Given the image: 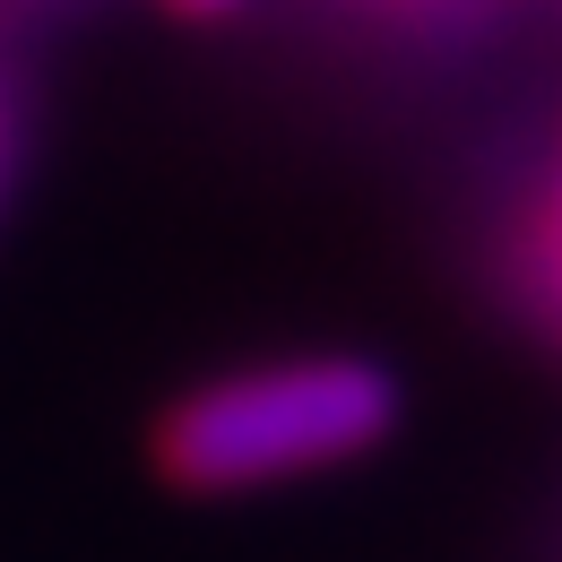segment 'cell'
Listing matches in <instances>:
<instances>
[{
    "label": "cell",
    "instance_id": "6",
    "mask_svg": "<svg viewBox=\"0 0 562 562\" xmlns=\"http://www.w3.org/2000/svg\"><path fill=\"white\" fill-rule=\"evenodd\" d=\"M165 18H182V26H234V18H251L260 0H156Z\"/></svg>",
    "mask_w": 562,
    "mask_h": 562
},
{
    "label": "cell",
    "instance_id": "4",
    "mask_svg": "<svg viewBox=\"0 0 562 562\" xmlns=\"http://www.w3.org/2000/svg\"><path fill=\"white\" fill-rule=\"evenodd\" d=\"M26 147H35V78H26V44H0V209L18 200Z\"/></svg>",
    "mask_w": 562,
    "mask_h": 562
},
{
    "label": "cell",
    "instance_id": "1",
    "mask_svg": "<svg viewBox=\"0 0 562 562\" xmlns=\"http://www.w3.org/2000/svg\"><path fill=\"white\" fill-rule=\"evenodd\" d=\"M407 424V390L381 355L355 347H303L225 363L209 381L173 390L147 424V468L182 502H243L285 493L303 476L363 468Z\"/></svg>",
    "mask_w": 562,
    "mask_h": 562
},
{
    "label": "cell",
    "instance_id": "7",
    "mask_svg": "<svg viewBox=\"0 0 562 562\" xmlns=\"http://www.w3.org/2000/svg\"><path fill=\"white\" fill-rule=\"evenodd\" d=\"M546 18H554V26H562V0H546Z\"/></svg>",
    "mask_w": 562,
    "mask_h": 562
},
{
    "label": "cell",
    "instance_id": "5",
    "mask_svg": "<svg viewBox=\"0 0 562 562\" xmlns=\"http://www.w3.org/2000/svg\"><path fill=\"white\" fill-rule=\"evenodd\" d=\"M87 0H0V44H26V35H44V26H61L78 18Z\"/></svg>",
    "mask_w": 562,
    "mask_h": 562
},
{
    "label": "cell",
    "instance_id": "2",
    "mask_svg": "<svg viewBox=\"0 0 562 562\" xmlns=\"http://www.w3.org/2000/svg\"><path fill=\"white\" fill-rule=\"evenodd\" d=\"M468 269L485 303L562 363V87L537 95L468 182Z\"/></svg>",
    "mask_w": 562,
    "mask_h": 562
},
{
    "label": "cell",
    "instance_id": "3",
    "mask_svg": "<svg viewBox=\"0 0 562 562\" xmlns=\"http://www.w3.org/2000/svg\"><path fill=\"white\" fill-rule=\"evenodd\" d=\"M269 9V0H260ZM294 35L355 78H450L502 61L546 0H278Z\"/></svg>",
    "mask_w": 562,
    "mask_h": 562
}]
</instances>
